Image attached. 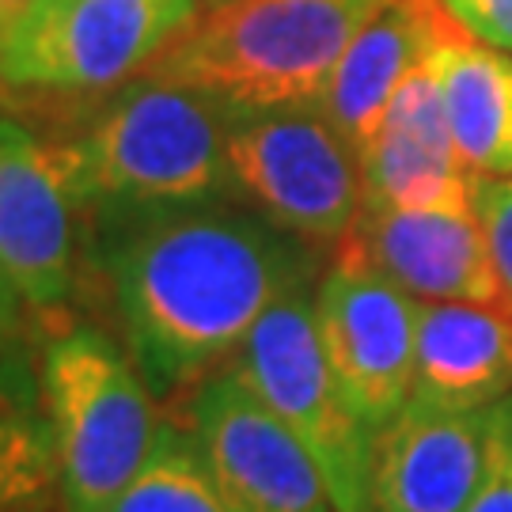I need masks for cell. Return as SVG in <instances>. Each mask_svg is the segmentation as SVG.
Wrapping results in <instances>:
<instances>
[{"label": "cell", "instance_id": "cell-1", "mask_svg": "<svg viewBox=\"0 0 512 512\" xmlns=\"http://www.w3.org/2000/svg\"><path fill=\"white\" fill-rule=\"evenodd\" d=\"M88 220L118 338L156 399L228 365L258 319L319 270L311 243L236 198Z\"/></svg>", "mask_w": 512, "mask_h": 512}, {"label": "cell", "instance_id": "cell-2", "mask_svg": "<svg viewBox=\"0 0 512 512\" xmlns=\"http://www.w3.org/2000/svg\"><path fill=\"white\" fill-rule=\"evenodd\" d=\"M384 0H220L145 65L228 114L323 103L349 38Z\"/></svg>", "mask_w": 512, "mask_h": 512}, {"label": "cell", "instance_id": "cell-3", "mask_svg": "<svg viewBox=\"0 0 512 512\" xmlns=\"http://www.w3.org/2000/svg\"><path fill=\"white\" fill-rule=\"evenodd\" d=\"M65 156L88 217L232 198L228 110L145 73L99 103Z\"/></svg>", "mask_w": 512, "mask_h": 512}, {"label": "cell", "instance_id": "cell-4", "mask_svg": "<svg viewBox=\"0 0 512 512\" xmlns=\"http://www.w3.org/2000/svg\"><path fill=\"white\" fill-rule=\"evenodd\" d=\"M38 387L54 433L61 509L110 512L160 437L156 391L122 338L92 323H73L42 342Z\"/></svg>", "mask_w": 512, "mask_h": 512}, {"label": "cell", "instance_id": "cell-5", "mask_svg": "<svg viewBox=\"0 0 512 512\" xmlns=\"http://www.w3.org/2000/svg\"><path fill=\"white\" fill-rule=\"evenodd\" d=\"M224 368L308 448L338 512H368L376 429L334 380L315 319V289L300 285L281 296Z\"/></svg>", "mask_w": 512, "mask_h": 512}, {"label": "cell", "instance_id": "cell-6", "mask_svg": "<svg viewBox=\"0 0 512 512\" xmlns=\"http://www.w3.org/2000/svg\"><path fill=\"white\" fill-rule=\"evenodd\" d=\"M232 198L311 247L346 243L365 213L361 156L315 107L228 114Z\"/></svg>", "mask_w": 512, "mask_h": 512}, {"label": "cell", "instance_id": "cell-7", "mask_svg": "<svg viewBox=\"0 0 512 512\" xmlns=\"http://www.w3.org/2000/svg\"><path fill=\"white\" fill-rule=\"evenodd\" d=\"M198 16V0H46L0 50V84L16 92L103 95Z\"/></svg>", "mask_w": 512, "mask_h": 512}, {"label": "cell", "instance_id": "cell-8", "mask_svg": "<svg viewBox=\"0 0 512 512\" xmlns=\"http://www.w3.org/2000/svg\"><path fill=\"white\" fill-rule=\"evenodd\" d=\"M338 247V262L315 285L319 338L349 406L380 433L414 395L421 300L353 243Z\"/></svg>", "mask_w": 512, "mask_h": 512}, {"label": "cell", "instance_id": "cell-9", "mask_svg": "<svg viewBox=\"0 0 512 512\" xmlns=\"http://www.w3.org/2000/svg\"><path fill=\"white\" fill-rule=\"evenodd\" d=\"M183 425L232 512H338L308 448L228 368L190 387Z\"/></svg>", "mask_w": 512, "mask_h": 512}, {"label": "cell", "instance_id": "cell-10", "mask_svg": "<svg viewBox=\"0 0 512 512\" xmlns=\"http://www.w3.org/2000/svg\"><path fill=\"white\" fill-rule=\"evenodd\" d=\"M84 217L65 145L0 118V270L35 311L73 300Z\"/></svg>", "mask_w": 512, "mask_h": 512}, {"label": "cell", "instance_id": "cell-11", "mask_svg": "<svg viewBox=\"0 0 512 512\" xmlns=\"http://www.w3.org/2000/svg\"><path fill=\"white\" fill-rule=\"evenodd\" d=\"M346 243L418 300L509 304L478 213L365 209Z\"/></svg>", "mask_w": 512, "mask_h": 512}, {"label": "cell", "instance_id": "cell-12", "mask_svg": "<svg viewBox=\"0 0 512 512\" xmlns=\"http://www.w3.org/2000/svg\"><path fill=\"white\" fill-rule=\"evenodd\" d=\"M486 410L410 399L376 433L368 512H467L486 459Z\"/></svg>", "mask_w": 512, "mask_h": 512}, {"label": "cell", "instance_id": "cell-13", "mask_svg": "<svg viewBox=\"0 0 512 512\" xmlns=\"http://www.w3.org/2000/svg\"><path fill=\"white\" fill-rule=\"evenodd\" d=\"M452 31L459 27L440 8V0H384L349 38L319 110L357 148V156L376 137L406 73L418 69Z\"/></svg>", "mask_w": 512, "mask_h": 512}, {"label": "cell", "instance_id": "cell-14", "mask_svg": "<svg viewBox=\"0 0 512 512\" xmlns=\"http://www.w3.org/2000/svg\"><path fill=\"white\" fill-rule=\"evenodd\" d=\"M512 391V308L421 300L414 403L486 410Z\"/></svg>", "mask_w": 512, "mask_h": 512}, {"label": "cell", "instance_id": "cell-15", "mask_svg": "<svg viewBox=\"0 0 512 512\" xmlns=\"http://www.w3.org/2000/svg\"><path fill=\"white\" fill-rule=\"evenodd\" d=\"M433 65L459 160L475 175H512V54L452 31Z\"/></svg>", "mask_w": 512, "mask_h": 512}, {"label": "cell", "instance_id": "cell-16", "mask_svg": "<svg viewBox=\"0 0 512 512\" xmlns=\"http://www.w3.org/2000/svg\"><path fill=\"white\" fill-rule=\"evenodd\" d=\"M57 494L54 433L27 346L0 357V512H35Z\"/></svg>", "mask_w": 512, "mask_h": 512}, {"label": "cell", "instance_id": "cell-17", "mask_svg": "<svg viewBox=\"0 0 512 512\" xmlns=\"http://www.w3.org/2000/svg\"><path fill=\"white\" fill-rule=\"evenodd\" d=\"M361 175L365 209L475 213V171L459 160V152L395 126H380L361 148Z\"/></svg>", "mask_w": 512, "mask_h": 512}, {"label": "cell", "instance_id": "cell-18", "mask_svg": "<svg viewBox=\"0 0 512 512\" xmlns=\"http://www.w3.org/2000/svg\"><path fill=\"white\" fill-rule=\"evenodd\" d=\"M110 512H232L183 421H164L145 467Z\"/></svg>", "mask_w": 512, "mask_h": 512}, {"label": "cell", "instance_id": "cell-19", "mask_svg": "<svg viewBox=\"0 0 512 512\" xmlns=\"http://www.w3.org/2000/svg\"><path fill=\"white\" fill-rule=\"evenodd\" d=\"M467 512H512V391L486 410V459Z\"/></svg>", "mask_w": 512, "mask_h": 512}, {"label": "cell", "instance_id": "cell-20", "mask_svg": "<svg viewBox=\"0 0 512 512\" xmlns=\"http://www.w3.org/2000/svg\"><path fill=\"white\" fill-rule=\"evenodd\" d=\"M475 213L490 239L501 289L512 304V175H475Z\"/></svg>", "mask_w": 512, "mask_h": 512}, {"label": "cell", "instance_id": "cell-21", "mask_svg": "<svg viewBox=\"0 0 512 512\" xmlns=\"http://www.w3.org/2000/svg\"><path fill=\"white\" fill-rule=\"evenodd\" d=\"M459 31L512 54V0H440Z\"/></svg>", "mask_w": 512, "mask_h": 512}, {"label": "cell", "instance_id": "cell-22", "mask_svg": "<svg viewBox=\"0 0 512 512\" xmlns=\"http://www.w3.org/2000/svg\"><path fill=\"white\" fill-rule=\"evenodd\" d=\"M27 296L16 289V281L0 270V357L27 346Z\"/></svg>", "mask_w": 512, "mask_h": 512}, {"label": "cell", "instance_id": "cell-23", "mask_svg": "<svg viewBox=\"0 0 512 512\" xmlns=\"http://www.w3.org/2000/svg\"><path fill=\"white\" fill-rule=\"evenodd\" d=\"M46 0H0V50L42 12Z\"/></svg>", "mask_w": 512, "mask_h": 512}, {"label": "cell", "instance_id": "cell-24", "mask_svg": "<svg viewBox=\"0 0 512 512\" xmlns=\"http://www.w3.org/2000/svg\"><path fill=\"white\" fill-rule=\"evenodd\" d=\"M213 4H220V0H198V8H213Z\"/></svg>", "mask_w": 512, "mask_h": 512}, {"label": "cell", "instance_id": "cell-25", "mask_svg": "<svg viewBox=\"0 0 512 512\" xmlns=\"http://www.w3.org/2000/svg\"><path fill=\"white\" fill-rule=\"evenodd\" d=\"M35 512H42V509H35Z\"/></svg>", "mask_w": 512, "mask_h": 512}]
</instances>
